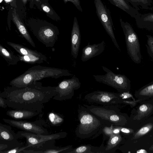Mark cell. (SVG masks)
Listing matches in <instances>:
<instances>
[{
    "instance_id": "cell-39",
    "label": "cell",
    "mask_w": 153,
    "mask_h": 153,
    "mask_svg": "<svg viewBox=\"0 0 153 153\" xmlns=\"http://www.w3.org/2000/svg\"><path fill=\"white\" fill-rule=\"evenodd\" d=\"M8 145L6 144L0 143V151L7 150Z\"/></svg>"
},
{
    "instance_id": "cell-2",
    "label": "cell",
    "mask_w": 153,
    "mask_h": 153,
    "mask_svg": "<svg viewBox=\"0 0 153 153\" xmlns=\"http://www.w3.org/2000/svg\"><path fill=\"white\" fill-rule=\"evenodd\" d=\"M79 123L75 131L76 136L82 139L93 138L101 134L106 126L114 125L88 111L84 106L80 105L78 110Z\"/></svg>"
},
{
    "instance_id": "cell-5",
    "label": "cell",
    "mask_w": 153,
    "mask_h": 153,
    "mask_svg": "<svg viewBox=\"0 0 153 153\" xmlns=\"http://www.w3.org/2000/svg\"><path fill=\"white\" fill-rule=\"evenodd\" d=\"M87 110L99 118L112 123L115 126H122L126 124V117L115 106H98L84 105Z\"/></svg>"
},
{
    "instance_id": "cell-8",
    "label": "cell",
    "mask_w": 153,
    "mask_h": 153,
    "mask_svg": "<svg viewBox=\"0 0 153 153\" xmlns=\"http://www.w3.org/2000/svg\"><path fill=\"white\" fill-rule=\"evenodd\" d=\"M17 134L19 138H25L27 145H30V147L38 148L48 140H59L66 137L67 133L65 131H61L51 134L43 135L22 131L17 132Z\"/></svg>"
},
{
    "instance_id": "cell-15",
    "label": "cell",
    "mask_w": 153,
    "mask_h": 153,
    "mask_svg": "<svg viewBox=\"0 0 153 153\" xmlns=\"http://www.w3.org/2000/svg\"><path fill=\"white\" fill-rule=\"evenodd\" d=\"M71 53L75 59H76L79 53L81 42V34L77 19H74L71 35Z\"/></svg>"
},
{
    "instance_id": "cell-27",
    "label": "cell",
    "mask_w": 153,
    "mask_h": 153,
    "mask_svg": "<svg viewBox=\"0 0 153 153\" xmlns=\"http://www.w3.org/2000/svg\"><path fill=\"white\" fill-rule=\"evenodd\" d=\"M133 7L137 10L140 8L144 10H148L152 5V0H126Z\"/></svg>"
},
{
    "instance_id": "cell-34",
    "label": "cell",
    "mask_w": 153,
    "mask_h": 153,
    "mask_svg": "<svg viewBox=\"0 0 153 153\" xmlns=\"http://www.w3.org/2000/svg\"><path fill=\"white\" fill-rule=\"evenodd\" d=\"M65 3L68 2H71L72 3L78 10L81 12L83 11L81 7L80 2L79 0H63Z\"/></svg>"
},
{
    "instance_id": "cell-11",
    "label": "cell",
    "mask_w": 153,
    "mask_h": 153,
    "mask_svg": "<svg viewBox=\"0 0 153 153\" xmlns=\"http://www.w3.org/2000/svg\"><path fill=\"white\" fill-rule=\"evenodd\" d=\"M31 28L37 39L47 47H53L57 40L59 33L57 28L45 25Z\"/></svg>"
},
{
    "instance_id": "cell-41",
    "label": "cell",
    "mask_w": 153,
    "mask_h": 153,
    "mask_svg": "<svg viewBox=\"0 0 153 153\" xmlns=\"http://www.w3.org/2000/svg\"><path fill=\"white\" fill-rule=\"evenodd\" d=\"M23 3L25 4L27 2V0H21Z\"/></svg>"
},
{
    "instance_id": "cell-21",
    "label": "cell",
    "mask_w": 153,
    "mask_h": 153,
    "mask_svg": "<svg viewBox=\"0 0 153 153\" xmlns=\"http://www.w3.org/2000/svg\"><path fill=\"white\" fill-rule=\"evenodd\" d=\"M122 139V138L120 134L113 133L109 137L106 147H105L104 153L114 152Z\"/></svg>"
},
{
    "instance_id": "cell-38",
    "label": "cell",
    "mask_w": 153,
    "mask_h": 153,
    "mask_svg": "<svg viewBox=\"0 0 153 153\" xmlns=\"http://www.w3.org/2000/svg\"><path fill=\"white\" fill-rule=\"evenodd\" d=\"M6 2L9 4L11 6L16 7V0H4Z\"/></svg>"
},
{
    "instance_id": "cell-6",
    "label": "cell",
    "mask_w": 153,
    "mask_h": 153,
    "mask_svg": "<svg viewBox=\"0 0 153 153\" xmlns=\"http://www.w3.org/2000/svg\"><path fill=\"white\" fill-rule=\"evenodd\" d=\"M102 67L106 73L103 75H93L96 81L111 87L121 93L130 90L131 82L126 76L115 74L105 66Z\"/></svg>"
},
{
    "instance_id": "cell-9",
    "label": "cell",
    "mask_w": 153,
    "mask_h": 153,
    "mask_svg": "<svg viewBox=\"0 0 153 153\" xmlns=\"http://www.w3.org/2000/svg\"><path fill=\"white\" fill-rule=\"evenodd\" d=\"M81 85L79 79L75 76L70 79L63 80L56 86L57 94L52 99L62 101L71 99L74 91L79 88Z\"/></svg>"
},
{
    "instance_id": "cell-32",
    "label": "cell",
    "mask_w": 153,
    "mask_h": 153,
    "mask_svg": "<svg viewBox=\"0 0 153 153\" xmlns=\"http://www.w3.org/2000/svg\"><path fill=\"white\" fill-rule=\"evenodd\" d=\"M147 38V43L146 45L147 52L149 56L153 58V36L146 35Z\"/></svg>"
},
{
    "instance_id": "cell-19",
    "label": "cell",
    "mask_w": 153,
    "mask_h": 153,
    "mask_svg": "<svg viewBox=\"0 0 153 153\" xmlns=\"http://www.w3.org/2000/svg\"><path fill=\"white\" fill-rule=\"evenodd\" d=\"M37 112L25 110L13 109L9 110L6 112V114L16 120L28 119L38 115Z\"/></svg>"
},
{
    "instance_id": "cell-3",
    "label": "cell",
    "mask_w": 153,
    "mask_h": 153,
    "mask_svg": "<svg viewBox=\"0 0 153 153\" xmlns=\"http://www.w3.org/2000/svg\"><path fill=\"white\" fill-rule=\"evenodd\" d=\"M72 75V74L68 70L36 65L30 68L22 74L11 80L9 84L10 86L17 87H25L43 78L51 77L57 79L63 76Z\"/></svg>"
},
{
    "instance_id": "cell-4",
    "label": "cell",
    "mask_w": 153,
    "mask_h": 153,
    "mask_svg": "<svg viewBox=\"0 0 153 153\" xmlns=\"http://www.w3.org/2000/svg\"><path fill=\"white\" fill-rule=\"evenodd\" d=\"M125 39L127 52L132 61L140 63L142 60L140 44L137 35L131 24L120 19Z\"/></svg>"
},
{
    "instance_id": "cell-28",
    "label": "cell",
    "mask_w": 153,
    "mask_h": 153,
    "mask_svg": "<svg viewBox=\"0 0 153 153\" xmlns=\"http://www.w3.org/2000/svg\"><path fill=\"white\" fill-rule=\"evenodd\" d=\"M153 108V105L149 104H145L141 105L138 108L137 114L134 117V119L140 120L149 114L152 111Z\"/></svg>"
},
{
    "instance_id": "cell-30",
    "label": "cell",
    "mask_w": 153,
    "mask_h": 153,
    "mask_svg": "<svg viewBox=\"0 0 153 153\" xmlns=\"http://www.w3.org/2000/svg\"><path fill=\"white\" fill-rule=\"evenodd\" d=\"M153 128V124L148 123L138 130L134 134L132 139H136L146 134Z\"/></svg>"
},
{
    "instance_id": "cell-29",
    "label": "cell",
    "mask_w": 153,
    "mask_h": 153,
    "mask_svg": "<svg viewBox=\"0 0 153 153\" xmlns=\"http://www.w3.org/2000/svg\"><path fill=\"white\" fill-rule=\"evenodd\" d=\"M48 119L50 124L53 126H60L64 121L62 115L53 111L48 114Z\"/></svg>"
},
{
    "instance_id": "cell-37",
    "label": "cell",
    "mask_w": 153,
    "mask_h": 153,
    "mask_svg": "<svg viewBox=\"0 0 153 153\" xmlns=\"http://www.w3.org/2000/svg\"><path fill=\"white\" fill-rule=\"evenodd\" d=\"M0 107L4 108H6L8 107L3 98L1 97H0Z\"/></svg>"
},
{
    "instance_id": "cell-10",
    "label": "cell",
    "mask_w": 153,
    "mask_h": 153,
    "mask_svg": "<svg viewBox=\"0 0 153 153\" xmlns=\"http://www.w3.org/2000/svg\"><path fill=\"white\" fill-rule=\"evenodd\" d=\"M84 99L87 101L104 105L123 102L120 94L100 91H95L86 94Z\"/></svg>"
},
{
    "instance_id": "cell-22",
    "label": "cell",
    "mask_w": 153,
    "mask_h": 153,
    "mask_svg": "<svg viewBox=\"0 0 153 153\" xmlns=\"http://www.w3.org/2000/svg\"><path fill=\"white\" fill-rule=\"evenodd\" d=\"M7 43L16 52L22 55L38 56L44 55L43 54L36 51L29 49L20 44H16L10 42H7Z\"/></svg>"
},
{
    "instance_id": "cell-26",
    "label": "cell",
    "mask_w": 153,
    "mask_h": 153,
    "mask_svg": "<svg viewBox=\"0 0 153 153\" xmlns=\"http://www.w3.org/2000/svg\"><path fill=\"white\" fill-rule=\"evenodd\" d=\"M37 6L52 19L56 21L60 19L59 16L47 2H42Z\"/></svg>"
},
{
    "instance_id": "cell-20",
    "label": "cell",
    "mask_w": 153,
    "mask_h": 153,
    "mask_svg": "<svg viewBox=\"0 0 153 153\" xmlns=\"http://www.w3.org/2000/svg\"><path fill=\"white\" fill-rule=\"evenodd\" d=\"M112 4L117 7L134 19L140 13L126 0H108Z\"/></svg>"
},
{
    "instance_id": "cell-7",
    "label": "cell",
    "mask_w": 153,
    "mask_h": 153,
    "mask_svg": "<svg viewBox=\"0 0 153 153\" xmlns=\"http://www.w3.org/2000/svg\"><path fill=\"white\" fill-rule=\"evenodd\" d=\"M94 2L96 13L99 20L116 48L120 52V49L114 33L113 24L109 10L101 0H94Z\"/></svg>"
},
{
    "instance_id": "cell-40",
    "label": "cell",
    "mask_w": 153,
    "mask_h": 153,
    "mask_svg": "<svg viewBox=\"0 0 153 153\" xmlns=\"http://www.w3.org/2000/svg\"><path fill=\"white\" fill-rule=\"evenodd\" d=\"M147 152L146 150H144V149H140L139 150H138L137 151V153H147Z\"/></svg>"
},
{
    "instance_id": "cell-1",
    "label": "cell",
    "mask_w": 153,
    "mask_h": 153,
    "mask_svg": "<svg viewBox=\"0 0 153 153\" xmlns=\"http://www.w3.org/2000/svg\"><path fill=\"white\" fill-rule=\"evenodd\" d=\"M57 94L56 86H44L37 81L25 87H5L0 97L9 107L40 113L44 104Z\"/></svg>"
},
{
    "instance_id": "cell-35",
    "label": "cell",
    "mask_w": 153,
    "mask_h": 153,
    "mask_svg": "<svg viewBox=\"0 0 153 153\" xmlns=\"http://www.w3.org/2000/svg\"><path fill=\"white\" fill-rule=\"evenodd\" d=\"M121 132L126 134H131L134 132V130L131 128L123 127L122 126H118Z\"/></svg>"
},
{
    "instance_id": "cell-24",
    "label": "cell",
    "mask_w": 153,
    "mask_h": 153,
    "mask_svg": "<svg viewBox=\"0 0 153 153\" xmlns=\"http://www.w3.org/2000/svg\"><path fill=\"white\" fill-rule=\"evenodd\" d=\"M0 54L9 65H15L20 61L18 56L12 52L8 51L1 45H0Z\"/></svg>"
},
{
    "instance_id": "cell-16",
    "label": "cell",
    "mask_w": 153,
    "mask_h": 153,
    "mask_svg": "<svg viewBox=\"0 0 153 153\" xmlns=\"http://www.w3.org/2000/svg\"><path fill=\"white\" fill-rule=\"evenodd\" d=\"M105 42L104 41L98 44H88L82 49L81 59L83 62L99 55L104 50Z\"/></svg>"
},
{
    "instance_id": "cell-13",
    "label": "cell",
    "mask_w": 153,
    "mask_h": 153,
    "mask_svg": "<svg viewBox=\"0 0 153 153\" xmlns=\"http://www.w3.org/2000/svg\"><path fill=\"white\" fill-rule=\"evenodd\" d=\"M18 139L10 126L0 123V143L7 144V150L23 146L24 143L19 142Z\"/></svg>"
},
{
    "instance_id": "cell-18",
    "label": "cell",
    "mask_w": 153,
    "mask_h": 153,
    "mask_svg": "<svg viewBox=\"0 0 153 153\" xmlns=\"http://www.w3.org/2000/svg\"><path fill=\"white\" fill-rule=\"evenodd\" d=\"M12 14L13 21L21 34L32 47H35L34 41L24 24L21 20L15 8L13 10Z\"/></svg>"
},
{
    "instance_id": "cell-23",
    "label": "cell",
    "mask_w": 153,
    "mask_h": 153,
    "mask_svg": "<svg viewBox=\"0 0 153 153\" xmlns=\"http://www.w3.org/2000/svg\"><path fill=\"white\" fill-rule=\"evenodd\" d=\"M104 148L102 145L99 147L90 144L84 145L73 148L69 153H104Z\"/></svg>"
},
{
    "instance_id": "cell-17",
    "label": "cell",
    "mask_w": 153,
    "mask_h": 153,
    "mask_svg": "<svg viewBox=\"0 0 153 153\" xmlns=\"http://www.w3.org/2000/svg\"><path fill=\"white\" fill-rule=\"evenodd\" d=\"M148 12L140 13L135 19L137 27L140 28L153 32V7H150Z\"/></svg>"
},
{
    "instance_id": "cell-36",
    "label": "cell",
    "mask_w": 153,
    "mask_h": 153,
    "mask_svg": "<svg viewBox=\"0 0 153 153\" xmlns=\"http://www.w3.org/2000/svg\"><path fill=\"white\" fill-rule=\"evenodd\" d=\"M43 2H46L44 0H30V7L32 8L33 5L35 4L36 5Z\"/></svg>"
},
{
    "instance_id": "cell-25",
    "label": "cell",
    "mask_w": 153,
    "mask_h": 153,
    "mask_svg": "<svg viewBox=\"0 0 153 153\" xmlns=\"http://www.w3.org/2000/svg\"><path fill=\"white\" fill-rule=\"evenodd\" d=\"M21 61L30 64H40L47 61V58L45 55L43 56L36 55H17Z\"/></svg>"
},
{
    "instance_id": "cell-33",
    "label": "cell",
    "mask_w": 153,
    "mask_h": 153,
    "mask_svg": "<svg viewBox=\"0 0 153 153\" xmlns=\"http://www.w3.org/2000/svg\"><path fill=\"white\" fill-rule=\"evenodd\" d=\"M31 147L30 145L18 146L14 148L7 150L0 151V153H21L24 150Z\"/></svg>"
},
{
    "instance_id": "cell-14",
    "label": "cell",
    "mask_w": 153,
    "mask_h": 153,
    "mask_svg": "<svg viewBox=\"0 0 153 153\" xmlns=\"http://www.w3.org/2000/svg\"><path fill=\"white\" fill-rule=\"evenodd\" d=\"M55 140H48L41 147L36 148L29 147L24 151L25 153H69L73 149L72 145L63 147L56 146Z\"/></svg>"
},
{
    "instance_id": "cell-42",
    "label": "cell",
    "mask_w": 153,
    "mask_h": 153,
    "mask_svg": "<svg viewBox=\"0 0 153 153\" xmlns=\"http://www.w3.org/2000/svg\"><path fill=\"white\" fill-rule=\"evenodd\" d=\"M149 149L151 151L153 150V145L151 146V147L149 148Z\"/></svg>"
},
{
    "instance_id": "cell-12",
    "label": "cell",
    "mask_w": 153,
    "mask_h": 153,
    "mask_svg": "<svg viewBox=\"0 0 153 153\" xmlns=\"http://www.w3.org/2000/svg\"><path fill=\"white\" fill-rule=\"evenodd\" d=\"M3 120L6 123L22 131L39 134H48V130L43 127L41 121H39L31 122L4 118Z\"/></svg>"
},
{
    "instance_id": "cell-31",
    "label": "cell",
    "mask_w": 153,
    "mask_h": 153,
    "mask_svg": "<svg viewBox=\"0 0 153 153\" xmlns=\"http://www.w3.org/2000/svg\"><path fill=\"white\" fill-rule=\"evenodd\" d=\"M137 93L141 96H153V81L139 89L137 91Z\"/></svg>"
}]
</instances>
